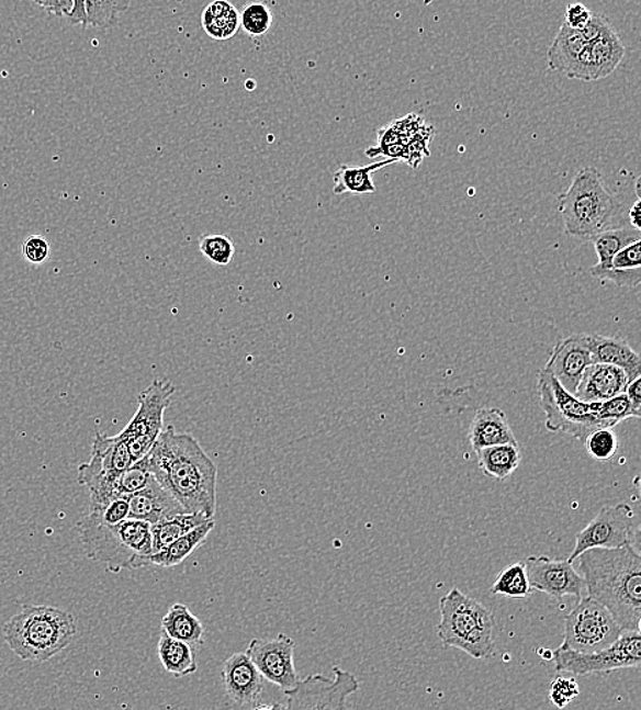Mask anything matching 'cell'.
<instances>
[{"label":"cell","instance_id":"obj_30","mask_svg":"<svg viewBox=\"0 0 641 710\" xmlns=\"http://www.w3.org/2000/svg\"><path fill=\"white\" fill-rule=\"evenodd\" d=\"M641 239L640 230L633 227H618L612 230H607L591 238L596 255H598V264L594 266V270H607L611 267L612 257L618 251L631 245L634 240Z\"/></svg>","mask_w":641,"mask_h":710},{"label":"cell","instance_id":"obj_16","mask_svg":"<svg viewBox=\"0 0 641 710\" xmlns=\"http://www.w3.org/2000/svg\"><path fill=\"white\" fill-rule=\"evenodd\" d=\"M222 680L228 700L238 708L255 709L263 695V676L248 654L234 653L222 667Z\"/></svg>","mask_w":641,"mask_h":710},{"label":"cell","instance_id":"obj_13","mask_svg":"<svg viewBox=\"0 0 641 710\" xmlns=\"http://www.w3.org/2000/svg\"><path fill=\"white\" fill-rule=\"evenodd\" d=\"M294 650L295 642L290 636L278 634L272 640L250 641L245 653L263 679L285 691L292 689L300 680L294 665Z\"/></svg>","mask_w":641,"mask_h":710},{"label":"cell","instance_id":"obj_27","mask_svg":"<svg viewBox=\"0 0 641 710\" xmlns=\"http://www.w3.org/2000/svg\"><path fill=\"white\" fill-rule=\"evenodd\" d=\"M158 654L164 668L175 678H185V676L196 674V657H194L192 645L187 642L172 639L161 631Z\"/></svg>","mask_w":641,"mask_h":710},{"label":"cell","instance_id":"obj_23","mask_svg":"<svg viewBox=\"0 0 641 710\" xmlns=\"http://www.w3.org/2000/svg\"><path fill=\"white\" fill-rule=\"evenodd\" d=\"M397 164L395 159H384L376 164L352 167L342 165L334 174V194L341 195L345 193L352 194H372L376 192L375 183L372 181V174L375 171L384 169L390 165Z\"/></svg>","mask_w":641,"mask_h":710},{"label":"cell","instance_id":"obj_32","mask_svg":"<svg viewBox=\"0 0 641 710\" xmlns=\"http://www.w3.org/2000/svg\"><path fill=\"white\" fill-rule=\"evenodd\" d=\"M591 412L605 424L606 428H615L628 418H640L633 410L626 393L612 396L601 402H591Z\"/></svg>","mask_w":641,"mask_h":710},{"label":"cell","instance_id":"obj_43","mask_svg":"<svg viewBox=\"0 0 641 710\" xmlns=\"http://www.w3.org/2000/svg\"><path fill=\"white\" fill-rule=\"evenodd\" d=\"M609 27H611L610 22L607 21L605 16L593 14V16H591V20L588 21V24L578 32L582 33L584 41L591 44L595 42L596 38H599L601 35H604V33L609 30Z\"/></svg>","mask_w":641,"mask_h":710},{"label":"cell","instance_id":"obj_18","mask_svg":"<svg viewBox=\"0 0 641 710\" xmlns=\"http://www.w3.org/2000/svg\"><path fill=\"white\" fill-rule=\"evenodd\" d=\"M130 517L150 525L188 512L181 503L155 477L143 489L130 496Z\"/></svg>","mask_w":641,"mask_h":710},{"label":"cell","instance_id":"obj_12","mask_svg":"<svg viewBox=\"0 0 641 710\" xmlns=\"http://www.w3.org/2000/svg\"><path fill=\"white\" fill-rule=\"evenodd\" d=\"M639 530L634 528V512L628 503L601 508L598 516L576 536L567 562L573 563L584 551L591 548H618L633 542Z\"/></svg>","mask_w":641,"mask_h":710},{"label":"cell","instance_id":"obj_33","mask_svg":"<svg viewBox=\"0 0 641 710\" xmlns=\"http://www.w3.org/2000/svg\"><path fill=\"white\" fill-rule=\"evenodd\" d=\"M130 9V0H86L87 26H113L122 13Z\"/></svg>","mask_w":641,"mask_h":710},{"label":"cell","instance_id":"obj_31","mask_svg":"<svg viewBox=\"0 0 641 710\" xmlns=\"http://www.w3.org/2000/svg\"><path fill=\"white\" fill-rule=\"evenodd\" d=\"M533 589L529 584L526 564L518 562L507 566L502 572L492 586V595L505 596L509 598H529L532 596Z\"/></svg>","mask_w":641,"mask_h":710},{"label":"cell","instance_id":"obj_39","mask_svg":"<svg viewBox=\"0 0 641 710\" xmlns=\"http://www.w3.org/2000/svg\"><path fill=\"white\" fill-rule=\"evenodd\" d=\"M580 689L576 679L573 678H556L550 686V700L553 706L564 709L578 697Z\"/></svg>","mask_w":641,"mask_h":710},{"label":"cell","instance_id":"obj_44","mask_svg":"<svg viewBox=\"0 0 641 710\" xmlns=\"http://www.w3.org/2000/svg\"><path fill=\"white\" fill-rule=\"evenodd\" d=\"M33 2L58 16H68L72 8V0H33Z\"/></svg>","mask_w":641,"mask_h":710},{"label":"cell","instance_id":"obj_24","mask_svg":"<svg viewBox=\"0 0 641 710\" xmlns=\"http://www.w3.org/2000/svg\"><path fill=\"white\" fill-rule=\"evenodd\" d=\"M477 465L487 477L505 481L520 466L521 452L518 444L484 447L475 451Z\"/></svg>","mask_w":641,"mask_h":710},{"label":"cell","instance_id":"obj_45","mask_svg":"<svg viewBox=\"0 0 641 710\" xmlns=\"http://www.w3.org/2000/svg\"><path fill=\"white\" fill-rule=\"evenodd\" d=\"M626 394L633 410L637 412L638 416H641V376L628 383Z\"/></svg>","mask_w":641,"mask_h":710},{"label":"cell","instance_id":"obj_40","mask_svg":"<svg viewBox=\"0 0 641 710\" xmlns=\"http://www.w3.org/2000/svg\"><path fill=\"white\" fill-rule=\"evenodd\" d=\"M641 267V239L618 251L612 257L611 267L615 270H637ZM609 270V268H607Z\"/></svg>","mask_w":641,"mask_h":710},{"label":"cell","instance_id":"obj_3","mask_svg":"<svg viewBox=\"0 0 641 710\" xmlns=\"http://www.w3.org/2000/svg\"><path fill=\"white\" fill-rule=\"evenodd\" d=\"M559 211L566 236L589 240L598 234L626 227L623 205L606 188L604 177L594 167L574 176L570 189L559 199Z\"/></svg>","mask_w":641,"mask_h":710},{"label":"cell","instance_id":"obj_35","mask_svg":"<svg viewBox=\"0 0 641 710\" xmlns=\"http://www.w3.org/2000/svg\"><path fill=\"white\" fill-rule=\"evenodd\" d=\"M588 454L598 462H610L618 451L617 435L612 428H599L588 435L584 441Z\"/></svg>","mask_w":641,"mask_h":710},{"label":"cell","instance_id":"obj_48","mask_svg":"<svg viewBox=\"0 0 641 710\" xmlns=\"http://www.w3.org/2000/svg\"><path fill=\"white\" fill-rule=\"evenodd\" d=\"M634 189H637L638 200H640L641 199V195H640V178L637 179V184H634Z\"/></svg>","mask_w":641,"mask_h":710},{"label":"cell","instance_id":"obj_5","mask_svg":"<svg viewBox=\"0 0 641 710\" xmlns=\"http://www.w3.org/2000/svg\"><path fill=\"white\" fill-rule=\"evenodd\" d=\"M439 612L437 631L445 646L456 647L477 660L493 656L495 620L482 602L456 588L440 598Z\"/></svg>","mask_w":641,"mask_h":710},{"label":"cell","instance_id":"obj_1","mask_svg":"<svg viewBox=\"0 0 641 710\" xmlns=\"http://www.w3.org/2000/svg\"><path fill=\"white\" fill-rule=\"evenodd\" d=\"M143 461L188 512L215 517L217 467L192 435L178 433L169 425Z\"/></svg>","mask_w":641,"mask_h":710},{"label":"cell","instance_id":"obj_11","mask_svg":"<svg viewBox=\"0 0 641 710\" xmlns=\"http://www.w3.org/2000/svg\"><path fill=\"white\" fill-rule=\"evenodd\" d=\"M336 679L311 675L285 690L289 710H337L347 708L348 698L359 690L355 675L334 667Z\"/></svg>","mask_w":641,"mask_h":710},{"label":"cell","instance_id":"obj_37","mask_svg":"<svg viewBox=\"0 0 641 710\" xmlns=\"http://www.w3.org/2000/svg\"><path fill=\"white\" fill-rule=\"evenodd\" d=\"M154 478L143 460L133 463L124 474L121 475L119 492L121 496H130L144 488Z\"/></svg>","mask_w":641,"mask_h":710},{"label":"cell","instance_id":"obj_15","mask_svg":"<svg viewBox=\"0 0 641 710\" xmlns=\"http://www.w3.org/2000/svg\"><path fill=\"white\" fill-rule=\"evenodd\" d=\"M548 60L550 70L567 78L594 81L589 44L584 41L582 33L572 30L565 22L551 44Z\"/></svg>","mask_w":641,"mask_h":710},{"label":"cell","instance_id":"obj_7","mask_svg":"<svg viewBox=\"0 0 641 710\" xmlns=\"http://www.w3.org/2000/svg\"><path fill=\"white\" fill-rule=\"evenodd\" d=\"M538 394L540 407L546 416V428L550 432L570 435L584 444L589 433L606 428L591 412L587 402L576 398V395L562 387L559 380L544 369L539 372Z\"/></svg>","mask_w":641,"mask_h":710},{"label":"cell","instance_id":"obj_14","mask_svg":"<svg viewBox=\"0 0 641 710\" xmlns=\"http://www.w3.org/2000/svg\"><path fill=\"white\" fill-rule=\"evenodd\" d=\"M524 564L532 589L542 591L554 600L566 596L580 600L587 593L583 575L571 562L554 561L548 556H529Z\"/></svg>","mask_w":641,"mask_h":710},{"label":"cell","instance_id":"obj_19","mask_svg":"<svg viewBox=\"0 0 641 710\" xmlns=\"http://www.w3.org/2000/svg\"><path fill=\"white\" fill-rule=\"evenodd\" d=\"M629 383L621 368L593 362L585 369L576 388V398L583 402H601L626 393Z\"/></svg>","mask_w":641,"mask_h":710},{"label":"cell","instance_id":"obj_17","mask_svg":"<svg viewBox=\"0 0 641 710\" xmlns=\"http://www.w3.org/2000/svg\"><path fill=\"white\" fill-rule=\"evenodd\" d=\"M591 363L593 358L587 345V334H573L554 346L543 369L553 374L562 387L574 395L585 369Z\"/></svg>","mask_w":641,"mask_h":710},{"label":"cell","instance_id":"obj_29","mask_svg":"<svg viewBox=\"0 0 641 710\" xmlns=\"http://www.w3.org/2000/svg\"><path fill=\"white\" fill-rule=\"evenodd\" d=\"M209 519L200 512H182L153 525L154 553L164 550L170 542L180 539L183 534L207 522Z\"/></svg>","mask_w":641,"mask_h":710},{"label":"cell","instance_id":"obj_28","mask_svg":"<svg viewBox=\"0 0 641 710\" xmlns=\"http://www.w3.org/2000/svg\"><path fill=\"white\" fill-rule=\"evenodd\" d=\"M202 24L214 41H227L238 31L239 13L227 0H214L203 11Z\"/></svg>","mask_w":641,"mask_h":710},{"label":"cell","instance_id":"obj_41","mask_svg":"<svg viewBox=\"0 0 641 710\" xmlns=\"http://www.w3.org/2000/svg\"><path fill=\"white\" fill-rule=\"evenodd\" d=\"M22 253L32 264H43L49 257L48 240L42 236H32L22 245Z\"/></svg>","mask_w":641,"mask_h":710},{"label":"cell","instance_id":"obj_4","mask_svg":"<svg viewBox=\"0 0 641 710\" xmlns=\"http://www.w3.org/2000/svg\"><path fill=\"white\" fill-rule=\"evenodd\" d=\"M76 634L75 617L47 606L22 607L3 626L5 644L25 662H47L66 650Z\"/></svg>","mask_w":641,"mask_h":710},{"label":"cell","instance_id":"obj_36","mask_svg":"<svg viewBox=\"0 0 641 710\" xmlns=\"http://www.w3.org/2000/svg\"><path fill=\"white\" fill-rule=\"evenodd\" d=\"M199 249L205 259L222 267L230 264L234 253H236L232 238L221 236V234L204 237L200 240Z\"/></svg>","mask_w":641,"mask_h":710},{"label":"cell","instance_id":"obj_47","mask_svg":"<svg viewBox=\"0 0 641 710\" xmlns=\"http://www.w3.org/2000/svg\"><path fill=\"white\" fill-rule=\"evenodd\" d=\"M628 219H629V225H631V227L637 228V230H641V226H640V200H637V203H634L632 205V209L629 210Z\"/></svg>","mask_w":641,"mask_h":710},{"label":"cell","instance_id":"obj_22","mask_svg":"<svg viewBox=\"0 0 641 710\" xmlns=\"http://www.w3.org/2000/svg\"><path fill=\"white\" fill-rule=\"evenodd\" d=\"M215 528L214 519H209L207 522L200 525L191 532L183 534L180 539L170 542L164 550L153 553L149 556V564L164 568H172L185 561L189 555H192L194 550L202 546L207 541L209 536Z\"/></svg>","mask_w":641,"mask_h":710},{"label":"cell","instance_id":"obj_2","mask_svg":"<svg viewBox=\"0 0 641 710\" xmlns=\"http://www.w3.org/2000/svg\"><path fill=\"white\" fill-rule=\"evenodd\" d=\"M577 559L587 595L609 609L623 631H640L641 557L633 542L591 548Z\"/></svg>","mask_w":641,"mask_h":710},{"label":"cell","instance_id":"obj_25","mask_svg":"<svg viewBox=\"0 0 641 710\" xmlns=\"http://www.w3.org/2000/svg\"><path fill=\"white\" fill-rule=\"evenodd\" d=\"M589 52L594 81H598L616 71L626 55V47L617 32L609 27L604 35L589 44Z\"/></svg>","mask_w":641,"mask_h":710},{"label":"cell","instance_id":"obj_34","mask_svg":"<svg viewBox=\"0 0 641 710\" xmlns=\"http://www.w3.org/2000/svg\"><path fill=\"white\" fill-rule=\"evenodd\" d=\"M272 25V14L265 3H250L239 14V26L249 36H265Z\"/></svg>","mask_w":641,"mask_h":710},{"label":"cell","instance_id":"obj_20","mask_svg":"<svg viewBox=\"0 0 641 710\" xmlns=\"http://www.w3.org/2000/svg\"><path fill=\"white\" fill-rule=\"evenodd\" d=\"M473 450L498 444H518L504 410L498 407H481L473 416L468 432Z\"/></svg>","mask_w":641,"mask_h":710},{"label":"cell","instance_id":"obj_8","mask_svg":"<svg viewBox=\"0 0 641 710\" xmlns=\"http://www.w3.org/2000/svg\"><path fill=\"white\" fill-rule=\"evenodd\" d=\"M176 387L170 380L156 379L138 395L135 416L119 435L131 451L133 463L143 460L165 429V413L169 409Z\"/></svg>","mask_w":641,"mask_h":710},{"label":"cell","instance_id":"obj_6","mask_svg":"<svg viewBox=\"0 0 641 710\" xmlns=\"http://www.w3.org/2000/svg\"><path fill=\"white\" fill-rule=\"evenodd\" d=\"M133 465L130 449L119 435L97 432L92 444L91 461L78 467V483L91 492L89 507H105L120 497L121 475Z\"/></svg>","mask_w":641,"mask_h":710},{"label":"cell","instance_id":"obj_10","mask_svg":"<svg viewBox=\"0 0 641 710\" xmlns=\"http://www.w3.org/2000/svg\"><path fill=\"white\" fill-rule=\"evenodd\" d=\"M622 633L609 609L588 596L580 598L565 618L562 645L574 652L593 653L615 644Z\"/></svg>","mask_w":641,"mask_h":710},{"label":"cell","instance_id":"obj_38","mask_svg":"<svg viewBox=\"0 0 641 710\" xmlns=\"http://www.w3.org/2000/svg\"><path fill=\"white\" fill-rule=\"evenodd\" d=\"M589 272L600 282L615 283L618 288L637 289L641 283L640 268H637V270H615V268L594 270V268H591Z\"/></svg>","mask_w":641,"mask_h":710},{"label":"cell","instance_id":"obj_42","mask_svg":"<svg viewBox=\"0 0 641 710\" xmlns=\"http://www.w3.org/2000/svg\"><path fill=\"white\" fill-rule=\"evenodd\" d=\"M591 16L593 13L583 3H572L565 11V24L572 30L582 31L588 24Z\"/></svg>","mask_w":641,"mask_h":710},{"label":"cell","instance_id":"obj_26","mask_svg":"<svg viewBox=\"0 0 641 710\" xmlns=\"http://www.w3.org/2000/svg\"><path fill=\"white\" fill-rule=\"evenodd\" d=\"M161 631L172 639L187 642L189 645L204 644V628L185 604L177 602L161 619Z\"/></svg>","mask_w":641,"mask_h":710},{"label":"cell","instance_id":"obj_46","mask_svg":"<svg viewBox=\"0 0 641 710\" xmlns=\"http://www.w3.org/2000/svg\"><path fill=\"white\" fill-rule=\"evenodd\" d=\"M68 19L71 24L87 26L86 0H72V8Z\"/></svg>","mask_w":641,"mask_h":710},{"label":"cell","instance_id":"obj_9","mask_svg":"<svg viewBox=\"0 0 641 710\" xmlns=\"http://www.w3.org/2000/svg\"><path fill=\"white\" fill-rule=\"evenodd\" d=\"M551 660L555 664L556 673L574 676L610 674L617 669L639 668L640 631H623L615 644L593 653L574 652L561 645L553 652Z\"/></svg>","mask_w":641,"mask_h":710},{"label":"cell","instance_id":"obj_21","mask_svg":"<svg viewBox=\"0 0 641 710\" xmlns=\"http://www.w3.org/2000/svg\"><path fill=\"white\" fill-rule=\"evenodd\" d=\"M587 345L593 362L621 368L629 383L640 377L641 358L626 340L587 334Z\"/></svg>","mask_w":641,"mask_h":710}]
</instances>
